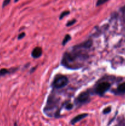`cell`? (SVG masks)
Returning <instances> with one entry per match:
<instances>
[{
    "label": "cell",
    "mask_w": 125,
    "mask_h": 126,
    "mask_svg": "<svg viewBox=\"0 0 125 126\" xmlns=\"http://www.w3.org/2000/svg\"><path fill=\"white\" fill-rule=\"evenodd\" d=\"M11 1V0H4V1H3V3H2V7H6V6H7V5L10 3Z\"/></svg>",
    "instance_id": "obj_13"
},
{
    "label": "cell",
    "mask_w": 125,
    "mask_h": 126,
    "mask_svg": "<svg viewBox=\"0 0 125 126\" xmlns=\"http://www.w3.org/2000/svg\"><path fill=\"white\" fill-rule=\"evenodd\" d=\"M89 100V94L88 92H83L80 94L77 97V101L78 103H85Z\"/></svg>",
    "instance_id": "obj_4"
},
{
    "label": "cell",
    "mask_w": 125,
    "mask_h": 126,
    "mask_svg": "<svg viewBox=\"0 0 125 126\" xmlns=\"http://www.w3.org/2000/svg\"><path fill=\"white\" fill-rule=\"evenodd\" d=\"M87 116H88V114H87V113H83V114H79V115L76 116L74 119H72V120H71V123L72 124H75V123H77V122L80 121L82 120V119H84V118H86Z\"/></svg>",
    "instance_id": "obj_6"
},
{
    "label": "cell",
    "mask_w": 125,
    "mask_h": 126,
    "mask_svg": "<svg viewBox=\"0 0 125 126\" xmlns=\"http://www.w3.org/2000/svg\"><path fill=\"white\" fill-rule=\"evenodd\" d=\"M75 22H76V20H75V19L72 20H71V21H69V22H67V24H66V26H67V27H70V26H71V25H72L74 24Z\"/></svg>",
    "instance_id": "obj_12"
},
{
    "label": "cell",
    "mask_w": 125,
    "mask_h": 126,
    "mask_svg": "<svg viewBox=\"0 0 125 126\" xmlns=\"http://www.w3.org/2000/svg\"><path fill=\"white\" fill-rule=\"evenodd\" d=\"M72 108H73V105L71 103H68L66 107V108L67 110H70L72 109Z\"/></svg>",
    "instance_id": "obj_15"
},
{
    "label": "cell",
    "mask_w": 125,
    "mask_h": 126,
    "mask_svg": "<svg viewBox=\"0 0 125 126\" xmlns=\"http://www.w3.org/2000/svg\"><path fill=\"white\" fill-rule=\"evenodd\" d=\"M109 0H98V1H97V3H96V6H100V5L103 4L105 3V2H107V1H108Z\"/></svg>",
    "instance_id": "obj_11"
},
{
    "label": "cell",
    "mask_w": 125,
    "mask_h": 126,
    "mask_svg": "<svg viewBox=\"0 0 125 126\" xmlns=\"http://www.w3.org/2000/svg\"><path fill=\"white\" fill-rule=\"evenodd\" d=\"M110 111H111V108L110 107H108V108H106L105 109H104L103 110V113L104 114H107V113H110Z\"/></svg>",
    "instance_id": "obj_14"
},
{
    "label": "cell",
    "mask_w": 125,
    "mask_h": 126,
    "mask_svg": "<svg viewBox=\"0 0 125 126\" xmlns=\"http://www.w3.org/2000/svg\"><path fill=\"white\" fill-rule=\"evenodd\" d=\"M88 58L86 54L74 47L73 52H66L62 59V65L69 68L77 69L82 66V63Z\"/></svg>",
    "instance_id": "obj_1"
},
{
    "label": "cell",
    "mask_w": 125,
    "mask_h": 126,
    "mask_svg": "<svg viewBox=\"0 0 125 126\" xmlns=\"http://www.w3.org/2000/svg\"><path fill=\"white\" fill-rule=\"evenodd\" d=\"M71 39V36L69 35V34H66V36H65L64 38L63 39V41H62V44L63 46L66 45V44L67 43H68L69 41Z\"/></svg>",
    "instance_id": "obj_7"
},
{
    "label": "cell",
    "mask_w": 125,
    "mask_h": 126,
    "mask_svg": "<svg viewBox=\"0 0 125 126\" xmlns=\"http://www.w3.org/2000/svg\"><path fill=\"white\" fill-rule=\"evenodd\" d=\"M68 83V79L67 77L62 75H58L56 76L53 82V86L55 88L60 89L65 87Z\"/></svg>",
    "instance_id": "obj_2"
},
{
    "label": "cell",
    "mask_w": 125,
    "mask_h": 126,
    "mask_svg": "<svg viewBox=\"0 0 125 126\" xmlns=\"http://www.w3.org/2000/svg\"><path fill=\"white\" fill-rule=\"evenodd\" d=\"M69 14V11H64V12H62V13L61 14V15H60V19L61 20L62 18H64V17H65V16H67V15Z\"/></svg>",
    "instance_id": "obj_10"
},
{
    "label": "cell",
    "mask_w": 125,
    "mask_h": 126,
    "mask_svg": "<svg viewBox=\"0 0 125 126\" xmlns=\"http://www.w3.org/2000/svg\"><path fill=\"white\" fill-rule=\"evenodd\" d=\"M110 87V84L109 82H103L99 84L96 88V92L98 94L102 95L104 94L106 91L109 89Z\"/></svg>",
    "instance_id": "obj_3"
},
{
    "label": "cell",
    "mask_w": 125,
    "mask_h": 126,
    "mask_svg": "<svg viewBox=\"0 0 125 126\" xmlns=\"http://www.w3.org/2000/svg\"><path fill=\"white\" fill-rule=\"evenodd\" d=\"M42 54V50L41 47H36L34 48L33 50L31 53L32 57L34 59H38L39 58Z\"/></svg>",
    "instance_id": "obj_5"
},
{
    "label": "cell",
    "mask_w": 125,
    "mask_h": 126,
    "mask_svg": "<svg viewBox=\"0 0 125 126\" xmlns=\"http://www.w3.org/2000/svg\"><path fill=\"white\" fill-rule=\"evenodd\" d=\"M25 36V33H21V34H20L19 36H18V39H22V38H23V37Z\"/></svg>",
    "instance_id": "obj_16"
},
{
    "label": "cell",
    "mask_w": 125,
    "mask_h": 126,
    "mask_svg": "<svg viewBox=\"0 0 125 126\" xmlns=\"http://www.w3.org/2000/svg\"><path fill=\"white\" fill-rule=\"evenodd\" d=\"M118 92H121V93L125 92V82L121 84L118 87Z\"/></svg>",
    "instance_id": "obj_9"
},
{
    "label": "cell",
    "mask_w": 125,
    "mask_h": 126,
    "mask_svg": "<svg viewBox=\"0 0 125 126\" xmlns=\"http://www.w3.org/2000/svg\"><path fill=\"white\" fill-rule=\"evenodd\" d=\"M10 73V71L7 69L2 68L0 70V76H3Z\"/></svg>",
    "instance_id": "obj_8"
}]
</instances>
